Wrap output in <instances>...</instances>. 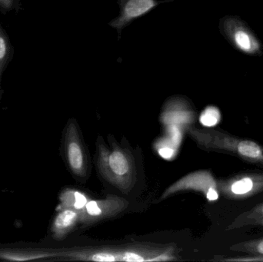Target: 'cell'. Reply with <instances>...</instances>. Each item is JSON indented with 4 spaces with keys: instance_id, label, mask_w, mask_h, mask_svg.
Listing matches in <instances>:
<instances>
[{
    "instance_id": "6da1fadb",
    "label": "cell",
    "mask_w": 263,
    "mask_h": 262,
    "mask_svg": "<svg viewBox=\"0 0 263 262\" xmlns=\"http://www.w3.org/2000/svg\"><path fill=\"white\" fill-rule=\"evenodd\" d=\"M97 165L103 178L123 193L130 192L136 183L134 158L129 151L117 144L109 149L99 140Z\"/></svg>"
},
{
    "instance_id": "7a4b0ae2",
    "label": "cell",
    "mask_w": 263,
    "mask_h": 262,
    "mask_svg": "<svg viewBox=\"0 0 263 262\" xmlns=\"http://www.w3.org/2000/svg\"><path fill=\"white\" fill-rule=\"evenodd\" d=\"M128 206L127 200L112 195L103 199L89 200L85 207L79 211L80 223L86 226L97 224L119 215L126 210Z\"/></svg>"
},
{
    "instance_id": "3957f363",
    "label": "cell",
    "mask_w": 263,
    "mask_h": 262,
    "mask_svg": "<svg viewBox=\"0 0 263 262\" xmlns=\"http://www.w3.org/2000/svg\"><path fill=\"white\" fill-rule=\"evenodd\" d=\"M65 156L71 172L78 177L87 173V160L77 123L69 122L65 133Z\"/></svg>"
},
{
    "instance_id": "277c9868",
    "label": "cell",
    "mask_w": 263,
    "mask_h": 262,
    "mask_svg": "<svg viewBox=\"0 0 263 262\" xmlns=\"http://www.w3.org/2000/svg\"><path fill=\"white\" fill-rule=\"evenodd\" d=\"M122 248H83L60 251V256L68 261L114 262L121 261Z\"/></svg>"
},
{
    "instance_id": "5b68a950",
    "label": "cell",
    "mask_w": 263,
    "mask_h": 262,
    "mask_svg": "<svg viewBox=\"0 0 263 262\" xmlns=\"http://www.w3.org/2000/svg\"><path fill=\"white\" fill-rule=\"evenodd\" d=\"M164 126L176 125L187 127L194 120V114L186 101L181 98H173L165 103L160 116Z\"/></svg>"
},
{
    "instance_id": "8992f818",
    "label": "cell",
    "mask_w": 263,
    "mask_h": 262,
    "mask_svg": "<svg viewBox=\"0 0 263 262\" xmlns=\"http://www.w3.org/2000/svg\"><path fill=\"white\" fill-rule=\"evenodd\" d=\"M213 188L211 176L205 172H196L182 177L167 188L162 194L161 199H165L176 192L185 190L202 191L208 193Z\"/></svg>"
},
{
    "instance_id": "52a82bcc",
    "label": "cell",
    "mask_w": 263,
    "mask_h": 262,
    "mask_svg": "<svg viewBox=\"0 0 263 262\" xmlns=\"http://www.w3.org/2000/svg\"><path fill=\"white\" fill-rule=\"evenodd\" d=\"M165 126V134L163 136L156 140L154 148L162 158L172 160L179 152L182 143L184 128L176 125Z\"/></svg>"
},
{
    "instance_id": "ba28073f",
    "label": "cell",
    "mask_w": 263,
    "mask_h": 262,
    "mask_svg": "<svg viewBox=\"0 0 263 262\" xmlns=\"http://www.w3.org/2000/svg\"><path fill=\"white\" fill-rule=\"evenodd\" d=\"M54 218L51 226V232L54 239H64L69 235L77 223H80V212L72 209H60Z\"/></svg>"
},
{
    "instance_id": "9c48e42d",
    "label": "cell",
    "mask_w": 263,
    "mask_h": 262,
    "mask_svg": "<svg viewBox=\"0 0 263 262\" xmlns=\"http://www.w3.org/2000/svg\"><path fill=\"white\" fill-rule=\"evenodd\" d=\"M157 5L155 0H127L123 6L121 15L111 23L112 26L121 29L131 20L148 12Z\"/></svg>"
},
{
    "instance_id": "30bf717a",
    "label": "cell",
    "mask_w": 263,
    "mask_h": 262,
    "mask_svg": "<svg viewBox=\"0 0 263 262\" xmlns=\"http://www.w3.org/2000/svg\"><path fill=\"white\" fill-rule=\"evenodd\" d=\"M60 252L45 250H1L0 259L10 261H29L49 258H59Z\"/></svg>"
},
{
    "instance_id": "8fae6325",
    "label": "cell",
    "mask_w": 263,
    "mask_h": 262,
    "mask_svg": "<svg viewBox=\"0 0 263 262\" xmlns=\"http://www.w3.org/2000/svg\"><path fill=\"white\" fill-rule=\"evenodd\" d=\"M227 27H228L229 35L239 49L250 53L257 50V41L245 27L237 26L235 23H233V26L228 23Z\"/></svg>"
},
{
    "instance_id": "7c38bea8",
    "label": "cell",
    "mask_w": 263,
    "mask_h": 262,
    "mask_svg": "<svg viewBox=\"0 0 263 262\" xmlns=\"http://www.w3.org/2000/svg\"><path fill=\"white\" fill-rule=\"evenodd\" d=\"M60 201L57 210L68 209L80 211L85 207L89 199L84 193L77 189H66L60 194Z\"/></svg>"
},
{
    "instance_id": "4fadbf2b",
    "label": "cell",
    "mask_w": 263,
    "mask_h": 262,
    "mask_svg": "<svg viewBox=\"0 0 263 262\" xmlns=\"http://www.w3.org/2000/svg\"><path fill=\"white\" fill-rule=\"evenodd\" d=\"M15 49L8 35L6 29L3 28L0 22V92H3L1 89L2 77L6 71V68L13 58Z\"/></svg>"
},
{
    "instance_id": "5bb4252c",
    "label": "cell",
    "mask_w": 263,
    "mask_h": 262,
    "mask_svg": "<svg viewBox=\"0 0 263 262\" xmlns=\"http://www.w3.org/2000/svg\"><path fill=\"white\" fill-rule=\"evenodd\" d=\"M238 151L242 156L250 158H259L262 155V150L259 145L252 141H242L238 146Z\"/></svg>"
},
{
    "instance_id": "9a60e30c",
    "label": "cell",
    "mask_w": 263,
    "mask_h": 262,
    "mask_svg": "<svg viewBox=\"0 0 263 262\" xmlns=\"http://www.w3.org/2000/svg\"><path fill=\"white\" fill-rule=\"evenodd\" d=\"M220 120V112L217 108L210 106L207 107L201 114L199 121L201 124L207 127L216 126Z\"/></svg>"
},
{
    "instance_id": "2e32d148",
    "label": "cell",
    "mask_w": 263,
    "mask_h": 262,
    "mask_svg": "<svg viewBox=\"0 0 263 262\" xmlns=\"http://www.w3.org/2000/svg\"><path fill=\"white\" fill-rule=\"evenodd\" d=\"M22 9V0H0V13H18Z\"/></svg>"
},
{
    "instance_id": "e0dca14e",
    "label": "cell",
    "mask_w": 263,
    "mask_h": 262,
    "mask_svg": "<svg viewBox=\"0 0 263 262\" xmlns=\"http://www.w3.org/2000/svg\"><path fill=\"white\" fill-rule=\"evenodd\" d=\"M253 186V181L250 178H245L235 183L232 186V190L235 194L242 195L250 192Z\"/></svg>"
},
{
    "instance_id": "ac0fdd59",
    "label": "cell",
    "mask_w": 263,
    "mask_h": 262,
    "mask_svg": "<svg viewBox=\"0 0 263 262\" xmlns=\"http://www.w3.org/2000/svg\"><path fill=\"white\" fill-rule=\"evenodd\" d=\"M206 198L210 201H216L219 198V195H218L217 192L215 190V189H211L206 194Z\"/></svg>"
},
{
    "instance_id": "d6986e66",
    "label": "cell",
    "mask_w": 263,
    "mask_h": 262,
    "mask_svg": "<svg viewBox=\"0 0 263 262\" xmlns=\"http://www.w3.org/2000/svg\"><path fill=\"white\" fill-rule=\"evenodd\" d=\"M258 251H259V253L263 255V241L259 243V246H258Z\"/></svg>"
},
{
    "instance_id": "ffe728a7",
    "label": "cell",
    "mask_w": 263,
    "mask_h": 262,
    "mask_svg": "<svg viewBox=\"0 0 263 262\" xmlns=\"http://www.w3.org/2000/svg\"><path fill=\"white\" fill-rule=\"evenodd\" d=\"M2 92H0V96H1Z\"/></svg>"
},
{
    "instance_id": "44dd1931",
    "label": "cell",
    "mask_w": 263,
    "mask_h": 262,
    "mask_svg": "<svg viewBox=\"0 0 263 262\" xmlns=\"http://www.w3.org/2000/svg\"><path fill=\"white\" fill-rule=\"evenodd\" d=\"M262 212H263V209H262Z\"/></svg>"
}]
</instances>
